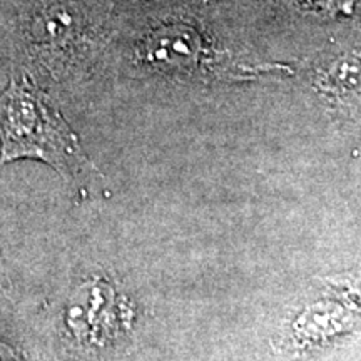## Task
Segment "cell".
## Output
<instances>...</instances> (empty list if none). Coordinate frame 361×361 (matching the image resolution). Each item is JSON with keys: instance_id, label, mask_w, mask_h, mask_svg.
<instances>
[{"instance_id": "cell-2", "label": "cell", "mask_w": 361, "mask_h": 361, "mask_svg": "<svg viewBox=\"0 0 361 361\" xmlns=\"http://www.w3.org/2000/svg\"><path fill=\"white\" fill-rule=\"evenodd\" d=\"M146 61L166 72L183 75H206L221 79L247 78L259 72L256 66L231 61L204 42L196 30L183 24L161 27L149 35L144 45Z\"/></svg>"}, {"instance_id": "cell-3", "label": "cell", "mask_w": 361, "mask_h": 361, "mask_svg": "<svg viewBox=\"0 0 361 361\" xmlns=\"http://www.w3.org/2000/svg\"><path fill=\"white\" fill-rule=\"evenodd\" d=\"M0 361H19V358L8 346L0 345Z\"/></svg>"}, {"instance_id": "cell-1", "label": "cell", "mask_w": 361, "mask_h": 361, "mask_svg": "<svg viewBox=\"0 0 361 361\" xmlns=\"http://www.w3.org/2000/svg\"><path fill=\"white\" fill-rule=\"evenodd\" d=\"M17 159L42 161L69 180L92 168L71 126L25 75L0 94V166Z\"/></svg>"}]
</instances>
